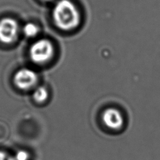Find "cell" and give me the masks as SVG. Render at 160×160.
Returning <instances> with one entry per match:
<instances>
[{
	"mask_svg": "<svg viewBox=\"0 0 160 160\" xmlns=\"http://www.w3.org/2000/svg\"><path fill=\"white\" fill-rule=\"evenodd\" d=\"M53 18L59 28L70 30L79 25L80 13L75 4L69 0H60L54 8Z\"/></svg>",
	"mask_w": 160,
	"mask_h": 160,
	"instance_id": "cell-1",
	"label": "cell"
},
{
	"mask_svg": "<svg viewBox=\"0 0 160 160\" xmlns=\"http://www.w3.org/2000/svg\"><path fill=\"white\" fill-rule=\"evenodd\" d=\"M54 46L46 39L38 40L30 49V56L35 63H43L51 59L54 54Z\"/></svg>",
	"mask_w": 160,
	"mask_h": 160,
	"instance_id": "cell-2",
	"label": "cell"
},
{
	"mask_svg": "<svg viewBox=\"0 0 160 160\" xmlns=\"http://www.w3.org/2000/svg\"><path fill=\"white\" fill-rule=\"evenodd\" d=\"M18 25L14 19L4 18L0 21V41L10 44L14 42L18 35Z\"/></svg>",
	"mask_w": 160,
	"mask_h": 160,
	"instance_id": "cell-3",
	"label": "cell"
},
{
	"mask_svg": "<svg viewBox=\"0 0 160 160\" xmlns=\"http://www.w3.org/2000/svg\"><path fill=\"white\" fill-rule=\"evenodd\" d=\"M38 81L36 72L30 68H21L14 76L15 85L19 89L27 90L33 88Z\"/></svg>",
	"mask_w": 160,
	"mask_h": 160,
	"instance_id": "cell-4",
	"label": "cell"
},
{
	"mask_svg": "<svg viewBox=\"0 0 160 160\" xmlns=\"http://www.w3.org/2000/svg\"><path fill=\"white\" fill-rule=\"evenodd\" d=\"M102 121L108 128L118 131L123 126L124 118L119 110L109 108L103 112Z\"/></svg>",
	"mask_w": 160,
	"mask_h": 160,
	"instance_id": "cell-5",
	"label": "cell"
},
{
	"mask_svg": "<svg viewBox=\"0 0 160 160\" xmlns=\"http://www.w3.org/2000/svg\"><path fill=\"white\" fill-rule=\"evenodd\" d=\"M48 91L45 88L42 86L38 87L34 91L33 99L37 102L42 103L47 100V99L48 98Z\"/></svg>",
	"mask_w": 160,
	"mask_h": 160,
	"instance_id": "cell-6",
	"label": "cell"
},
{
	"mask_svg": "<svg viewBox=\"0 0 160 160\" xmlns=\"http://www.w3.org/2000/svg\"><path fill=\"white\" fill-rule=\"evenodd\" d=\"M24 35L28 38H34L39 32V28L32 23L26 24L23 28Z\"/></svg>",
	"mask_w": 160,
	"mask_h": 160,
	"instance_id": "cell-7",
	"label": "cell"
},
{
	"mask_svg": "<svg viewBox=\"0 0 160 160\" xmlns=\"http://www.w3.org/2000/svg\"><path fill=\"white\" fill-rule=\"evenodd\" d=\"M28 157H29V155L27 152L21 150V151H18V152L16 153L15 159L16 160H28Z\"/></svg>",
	"mask_w": 160,
	"mask_h": 160,
	"instance_id": "cell-8",
	"label": "cell"
},
{
	"mask_svg": "<svg viewBox=\"0 0 160 160\" xmlns=\"http://www.w3.org/2000/svg\"><path fill=\"white\" fill-rule=\"evenodd\" d=\"M0 160H16L15 157H12L7 152L0 151Z\"/></svg>",
	"mask_w": 160,
	"mask_h": 160,
	"instance_id": "cell-9",
	"label": "cell"
},
{
	"mask_svg": "<svg viewBox=\"0 0 160 160\" xmlns=\"http://www.w3.org/2000/svg\"><path fill=\"white\" fill-rule=\"evenodd\" d=\"M42 1H45V2H50L52 0H42Z\"/></svg>",
	"mask_w": 160,
	"mask_h": 160,
	"instance_id": "cell-10",
	"label": "cell"
}]
</instances>
